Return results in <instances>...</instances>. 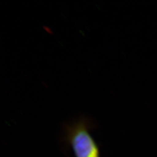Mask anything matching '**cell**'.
<instances>
[{
    "label": "cell",
    "instance_id": "6da1fadb",
    "mask_svg": "<svg viewBox=\"0 0 157 157\" xmlns=\"http://www.w3.org/2000/svg\"><path fill=\"white\" fill-rule=\"evenodd\" d=\"M91 118L82 116L63 126V140L75 157H101L98 144L91 135L94 127Z\"/></svg>",
    "mask_w": 157,
    "mask_h": 157
}]
</instances>
